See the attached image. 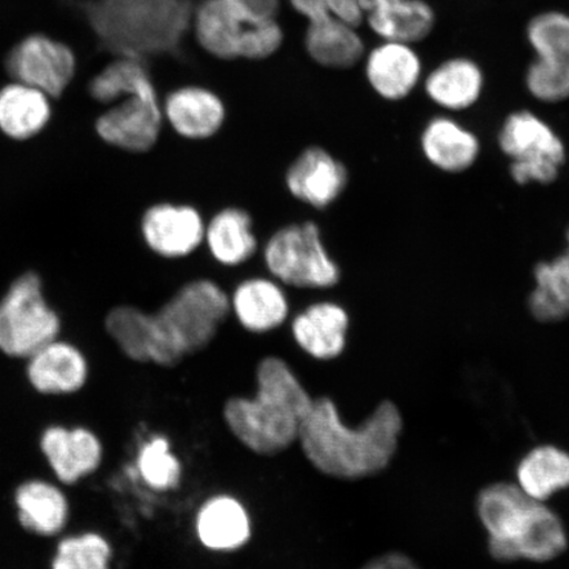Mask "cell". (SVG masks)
Returning a JSON list of instances; mask_svg holds the SVG:
<instances>
[{
    "label": "cell",
    "mask_w": 569,
    "mask_h": 569,
    "mask_svg": "<svg viewBox=\"0 0 569 569\" xmlns=\"http://www.w3.org/2000/svg\"><path fill=\"white\" fill-rule=\"evenodd\" d=\"M41 450L57 478L74 483L101 466L103 448L94 432L83 427H49L41 437Z\"/></svg>",
    "instance_id": "obj_17"
},
{
    "label": "cell",
    "mask_w": 569,
    "mask_h": 569,
    "mask_svg": "<svg viewBox=\"0 0 569 569\" xmlns=\"http://www.w3.org/2000/svg\"><path fill=\"white\" fill-rule=\"evenodd\" d=\"M21 525L38 536L52 537L66 528L69 505L66 495L51 482L31 480L16 495Z\"/></svg>",
    "instance_id": "obj_28"
},
{
    "label": "cell",
    "mask_w": 569,
    "mask_h": 569,
    "mask_svg": "<svg viewBox=\"0 0 569 569\" xmlns=\"http://www.w3.org/2000/svg\"><path fill=\"white\" fill-rule=\"evenodd\" d=\"M163 118L180 137L209 139L222 128L226 107L216 92L199 87L177 89L162 104Z\"/></svg>",
    "instance_id": "obj_20"
},
{
    "label": "cell",
    "mask_w": 569,
    "mask_h": 569,
    "mask_svg": "<svg viewBox=\"0 0 569 569\" xmlns=\"http://www.w3.org/2000/svg\"><path fill=\"white\" fill-rule=\"evenodd\" d=\"M256 380L258 390L253 397H231L226 401L224 422L249 451L276 457L298 442L315 400L279 356H268L259 362Z\"/></svg>",
    "instance_id": "obj_3"
},
{
    "label": "cell",
    "mask_w": 569,
    "mask_h": 569,
    "mask_svg": "<svg viewBox=\"0 0 569 569\" xmlns=\"http://www.w3.org/2000/svg\"><path fill=\"white\" fill-rule=\"evenodd\" d=\"M423 90L433 104L448 112H462L480 102L486 73L471 57L455 56L423 76Z\"/></svg>",
    "instance_id": "obj_16"
},
{
    "label": "cell",
    "mask_w": 569,
    "mask_h": 569,
    "mask_svg": "<svg viewBox=\"0 0 569 569\" xmlns=\"http://www.w3.org/2000/svg\"><path fill=\"white\" fill-rule=\"evenodd\" d=\"M361 10L365 12V19L368 12L381 9L383 6L396 2V0H359Z\"/></svg>",
    "instance_id": "obj_37"
},
{
    "label": "cell",
    "mask_w": 569,
    "mask_h": 569,
    "mask_svg": "<svg viewBox=\"0 0 569 569\" xmlns=\"http://www.w3.org/2000/svg\"><path fill=\"white\" fill-rule=\"evenodd\" d=\"M139 469L148 486L159 490L172 489L181 479L180 461L170 452L163 438H156L142 448Z\"/></svg>",
    "instance_id": "obj_33"
},
{
    "label": "cell",
    "mask_w": 569,
    "mask_h": 569,
    "mask_svg": "<svg viewBox=\"0 0 569 569\" xmlns=\"http://www.w3.org/2000/svg\"><path fill=\"white\" fill-rule=\"evenodd\" d=\"M111 547L99 533L87 532L62 539L52 569H110Z\"/></svg>",
    "instance_id": "obj_32"
},
{
    "label": "cell",
    "mask_w": 569,
    "mask_h": 569,
    "mask_svg": "<svg viewBox=\"0 0 569 569\" xmlns=\"http://www.w3.org/2000/svg\"><path fill=\"white\" fill-rule=\"evenodd\" d=\"M289 2L309 21L333 17L358 28L365 21V12L361 10L359 0H289Z\"/></svg>",
    "instance_id": "obj_34"
},
{
    "label": "cell",
    "mask_w": 569,
    "mask_h": 569,
    "mask_svg": "<svg viewBox=\"0 0 569 569\" xmlns=\"http://www.w3.org/2000/svg\"><path fill=\"white\" fill-rule=\"evenodd\" d=\"M566 243L563 252L533 267L528 309L539 323H559L569 318V227Z\"/></svg>",
    "instance_id": "obj_24"
},
{
    "label": "cell",
    "mask_w": 569,
    "mask_h": 569,
    "mask_svg": "<svg viewBox=\"0 0 569 569\" xmlns=\"http://www.w3.org/2000/svg\"><path fill=\"white\" fill-rule=\"evenodd\" d=\"M266 266L280 283L301 289H330L340 282V268L327 251L319 227L289 224L276 231L264 249Z\"/></svg>",
    "instance_id": "obj_8"
},
{
    "label": "cell",
    "mask_w": 569,
    "mask_h": 569,
    "mask_svg": "<svg viewBox=\"0 0 569 569\" xmlns=\"http://www.w3.org/2000/svg\"><path fill=\"white\" fill-rule=\"evenodd\" d=\"M526 40L533 59L525 73V87L540 103L569 101V13L545 10L526 24Z\"/></svg>",
    "instance_id": "obj_9"
},
{
    "label": "cell",
    "mask_w": 569,
    "mask_h": 569,
    "mask_svg": "<svg viewBox=\"0 0 569 569\" xmlns=\"http://www.w3.org/2000/svg\"><path fill=\"white\" fill-rule=\"evenodd\" d=\"M197 533L209 550L234 551L251 538V522L246 508L238 500L229 496H217L199 509Z\"/></svg>",
    "instance_id": "obj_25"
},
{
    "label": "cell",
    "mask_w": 569,
    "mask_h": 569,
    "mask_svg": "<svg viewBox=\"0 0 569 569\" xmlns=\"http://www.w3.org/2000/svg\"><path fill=\"white\" fill-rule=\"evenodd\" d=\"M365 59L368 84L383 101H403L423 80V62L415 46L382 40Z\"/></svg>",
    "instance_id": "obj_14"
},
{
    "label": "cell",
    "mask_w": 569,
    "mask_h": 569,
    "mask_svg": "<svg viewBox=\"0 0 569 569\" xmlns=\"http://www.w3.org/2000/svg\"><path fill=\"white\" fill-rule=\"evenodd\" d=\"M350 316L343 306L323 301L306 308L291 323L298 347L317 360H333L345 352Z\"/></svg>",
    "instance_id": "obj_18"
},
{
    "label": "cell",
    "mask_w": 569,
    "mask_h": 569,
    "mask_svg": "<svg viewBox=\"0 0 569 569\" xmlns=\"http://www.w3.org/2000/svg\"><path fill=\"white\" fill-rule=\"evenodd\" d=\"M204 241L219 264H244L258 251L252 219L244 210L229 208L219 211L206 226Z\"/></svg>",
    "instance_id": "obj_27"
},
{
    "label": "cell",
    "mask_w": 569,
    "mask_h": 569,
    "mask_svg": "<svg viewBox=\"0 0 569 569\" xmlns=\"http://www.w3.org/2000/svg\"><path fill=\"white\" fill-rule=\"evenodd\" d=\"M305 46L312 60L329 69H351L366 57L358 27L333 17L309 21Z\"/></svg>",
    "instance_id": "obj_23"
},
{
    "label": "cell",
    "mask_w": 569,
    "mask_h": 569,
    "mask_svg": "<svg viewBox=\"0 0 569 569\" xmlns=\"http://www.w3.org/2000/svg\"><path fill=\"white\" fill-rule=\"evenodd\" d=\"M231 4L254 21L277 20L280 0H229Z\"/></svg>",
    "instance_id": "obj_35"
},
{
    "label": "cell",
    "mask_w": 569,
    "mask_h": 569,
    "mask_svg": "<svg viewBox=\"0 0 569 569\" xmlns=\"http://www.w3.org/2000/svg\"><path fill=\"white\" fill-rule=\"evenodd\" d=\"M59 332L60 319L42 297L39 277L21 276L0 302V350L30 359Z\"/></svg>",
    "instance_id": "obj_10"
},
{
    "label": "cell",
    "mask_w": 569,
    "mask_h": 569,
    "mask_svg": "<svg viewBox=\"0 0 569 569\" xmlns=\"http://www.w3.org/2000/svg\"><path fill=\"white\" fill-rule=\"evenodd\" d=\"M403 418L393 401L377 405L358 427L347 426L330 397H319L306 418L300 439L305 458L329 478L355 481L387 469L396 457Z\"/></svg>",
    "instance_id": "obj_2"
},
{
    "label": "cell",
    "mask_w": 569,
    "mask_h": 569,
    "mask_svg": "<svg viewBox=\"0 0 569 569\" xmlns=\"http://www.w3.org/2000/svg\"><path fill=\"white\" fill-rule=\"evenodd\" d=\"M6 69L17 82L57 98L73 80L76 57L62 42L32 34L12 48L7 56Z\"/></svg>",
    "instance_id": "obj_11"
},
{
    "label": "cell",
    "mask_w": 569,
    "mask_h": 569,
    "mask_svg": "<svg viewBox=\"0 0 569 569\" xmlns=\"http://www.w3.org/2000/svg\"><path fill=\"white\" fill-rule=\"evenodd\" d=\"M196 0H82L99 44L117 57L178 53L193 21Z\"/></svg>",
    "instance_id": "obj_5"
},
{
    "label": "cell",
    "mask_w": 569,
    "mask_h": 569,
    "mask_svg": "<svg viewBox=\"0 0 569 569\" xmlns=\"http://www.w3.org/2000/svg\"><path fill=\"white\" fill-rule=\"evenodd\" d=\"M421 149L427 162L440 172L460 174L479 160L481 142L478 134L457 119L439 116L425 124Z\"/></svg>",
    "instance_id": "obj_19"
},
{
    "label": "cell",
    "mask_w": 569,
    "mask_h": 569,
    "mask_svg": "<svg viewBox=\"0 0 569 569\" xmlns=\"http://www.w3.org/2000/svg\"><path fill=\"white\" fill-rule=\"evenodd\" d=\"M231 310L249 332L279 329L289 316V301L279 281L254 277L238 284L230 300Z\"/></svg>",
    "instance_id": "obj_22"
},
{
    "label": "cell",
    "mask_w": 569,
    "mask_h": 569,
    "mask_svg": "<svg viewBox=\"0 0 569 569\" xmlns=\"http://www.w3.org/2000/svg\"><path fill=\"white\" fill-rule=\"evenodd\" d=\"M360 569H421L415 560L402 552H388L368 561Z\"/></svg>",
    "instance_id": "obj_36"
},
{
    "label": "cell",
    "mask_w": 569,
    "mask_h": 569,
    "mask_svg": "<svg viewBox=\"0 0 569 569\" xmlns=\"http://www.w3.org/2000/svg\"><path fill=\"white\" fill-rule=\"evenodd\" d=\"M476 510L488 533L490 557L501 563H547L568 549L560 517L546 502L526 495L517 483H490L479 493Z\"/></svg>",
    "instance_id": "obj_4"
},
{
    "label": "cell",
    "mask_w": 569,
    "mask_h": 569,
    "mask_svg": "<svg viewBox=\"0 0 569 569\" xmlns=\"http://www.w3.org/2000/svg\"><path fill=\"white\" fill-rule=\"evenodd\" d=\"M88 361L78 348L53 340L33 353L28 362V380L44 395H69L88 380Z\"/></svg>",
    "instance_id": "obj_21"
},
{
    "label": "cell",
    "mask_w": 569,
    "mask_h": 569,
    "mask_svg": "<svg viewBox=\"0 0 569 569\" xmlns=\"http://www.w3.org/2000/svg\"><path fill=\"white\" fill-rule=\"evenodd\" d=\"M119 101L97 120L99 137L127 152L151 151L160 138L163 119L158 91H141Z\"/></svg>",
    "instance_id": "obj_12"
},
{
    "label": "cell",
    "mask_w": 569,
    "mask_h": 569,
    "mask_svg": "<svg viewBox=\"0 0 569 569\" xmlns=\"http://www.w3.org/2000/svg\"><path fill=\"white\" fill-rule=\"evenodd\" d=\"M347 184L345 163L320 147L305 149L287 173L290 194L316 209L329 208L338 201Z\"/></svg>",
    "instance_id": "obj_15"
},
{
    "label": "cell",
    "mask_w": 569,
    "mask_h": 569,
    "mask_svg": "<svg viewBox=\"0 0 569 569\" xmlns=\"http://www.w3.org/2000/svg\"><path fill=\"white\" fill-rule=\"evenodd\" d=\"M516 483L533 500L546 502L569 488V453L551 445L533 448L519 461Z\"/></svg>",
    "instance_id": "obj_30"
},
{
    "label": "cell",
    "mask_w": 569,
    "mask_h": 569,
    "mask_svg": "<svg viewBox=\"0 0 569 569\" xmlns=\"http://www.w3.org/2000/svg\"><path fill=\"white\" fill-rule=\"evenodd\" d=\"M201 213L188 204L158 203L141 218V234L151 251L166 259H181L204 241Z\"/></svg>",
    "instance_id": "obj_13"
},
{
    "label": "cell",
    "mask_w": 569,
    "mask_h": 569,
    "mask_svg": "<svg viewBox=\"0 0 569 569\" xmlns=\"http://www.w3.org/2000/svg\"><path fill=\"white\" fill-rule=\"evenodd\" d=\"M151 89L156 88L144 60L134 57H118L89 84L90 96L106 104Z\"/></svg>",
    "instance_id": "obj_31"
},
{
    "label": "cell",
    "mask_w": 569,
    "mask_h": 569,
    "mask_svg": "<svg viewBox=\"0 0 569 569\" xmlns=\"http://www.w3.org/2000/svg\"><path fill=\"white\" fill-rule=\"evenodd\" d=\"M497 146L510 160L509 174L519 187H549L559 180L567 162L563 139L531 110L508 113L498 130Z\"/></svg>",
    "instance_id": "obj_7"
},
{
    "label": "cell",
    "mask_w": 569,
    "mask_h": 569,
    "mask_svg": "<svg viewBox=\"0 0 569 569\" xmlns=\"http://www.w3.org/2000/svg\"><path fill=\"white\" fill-rule=\"evenodd\" d=\"M51 118V104L44 92L12 83L0 90V130L7 137L24 140L34 137Z\"/></svg>",
    "instance_id": "obj_29"
},
{
    "label": "cell",
    "mask_w": 569,
    "mask_h": 569,
    "mask_svg": "<svg viewBox=\"0 0 569 569\" xmlns=\"http://www.w3.org/2000/svg\"><path fill=\"white\" fill-rule=\"evenodd\" d=\"M365 21L381 40L416 46L437 27V12L427 0H396L368 12Z\"/></svg>",
    "instance_id": "obj_26"
},
{
    "label": "cell",
    "mask_w": 569,
    "mask_h": 569,
    "mask_svg": "<svg viewBox=\"0 0 569 569\" xmlns=\"http://www.w3.org/2000/svg\"><path fill=\"white\" fill-rule=\"evenodd\" d=\"M191 26L199 46L220 60H264L283 41L277 20L249 19L229 0H199Z\"/></svg>",
    "instance_id": "obj_6"
},
{
    "label": "cell",
    "mask_w": 569,
    "mask_h": 569,
    "mask_svg": "<svg viewBox=\"0 0 569 569\" xmlns=\"http://www.w3.org/2000/svg\"><path fill=\"white\" fill-rule=\"evenodd\" d=\"M230 311V298L217 282L196 280L153 315L123 306L113 312L109 333L128 359L172 368L208 348Z\"/></svg>",
    "instance_id": "obj_1"
}]
</instances>
